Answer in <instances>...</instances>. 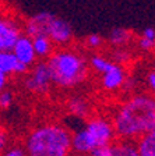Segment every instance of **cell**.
<instances>
[{
	"instance_id": "obj_1",
	"label": "cell",
	"mask_w": 155,
	"mask_h": 156,
	"mask_svg": "<svg viewBox=\"0 0 155 156\" xmlns=\"http://www.w3.org/2000/svg\"><path fill=\"white\" fill-rule=\"evenodd\" d=\"M117 140L136 141L155 131V96L134 94L115 109L110 119Z\"/></svg>"
},
{
	"instance_id": "obj_2",
	"label": "cell",
	"mask_w": 155,
	"mask_h": 156,
	"mask_svg": "<svg viewBox=\"0 0 155 156\" xmlns=\"http://www.w3.org/2000/svg\"><path fill=\"white\" fill-rule=\"evenodd\" d=\"M28 156H71V133L57 123H46L29 131L25 140Z\"/></svg>"
},
{
	"instance_id": "obj_3",
	"label": "cell",
	"mask_w": 155,
	"mask_h": 156,
	"mask_svg": "<svg viewBox=\"0 0 155 156\" xmlns=\"http://www.w3.org/2000/svg\"><path fill=\"white\" fill-rule=\"evenodd\" d=\"M52 84L60 88H74L88 77V62L77 50L59 49L46 60Z\"/></svg>"
},
{
	"instance_id": "obj_4",
	"label": "cell",
	"mask_w": 155,
	"mask_h": 156,
	"mask_svg": "<svg viewBox=\"0 0 155 156\" xmlns=\"http://www.w3.org/2000/svg\"><path fill=\"white\" fill-rule=\"evenodd\" d=\"M84 130L90 138L92 146L99 148V146L110 145L116 141V134L113 130L112 121L106 117L102 116H92L85 120Z\"/></svg>"
},
{
	"instance_id": "obj_5",
	"label": "cell",
	"mask_w": 155,
	"mask_h": 156,
	"mask_svg": "<svg viewBox=\"0 0 155 156\" xmlns=\"http://www.w3.org/2000/svg\"><path fill=\"white\" fill-rule=\"evenodd\" d=\"M28 70L27 77L24 78V87L27 91L36 95H45L50 91L52 78L49 73V67L46 62H35Z\"/></svg>"
},
{
	"instance_id": "obj_6",
	"label": "cell",
	"mask_w": 155,
	"mask_h": 156,
	"mask_svg": "<svg viewBox=\"0 0 155 156\" xmlns=\"http://www.w3.org/2000/svg\"><path fill=\"white\" fill-rule=\"evenodd\" d=\"M45 35L49 36L53 45L57 46H66L71 42L73 39V28L66 20L56 17L52 14L46 24Z\"/></svg>"
},
{
	"instance_id": "obj_7",
	"label": "cell",
	"mask_w": 155,
	"mask_h": 156,
	"mask_svg": "<svg viewBox=\"0 0 155 156\" xmlns=\"http://www.w3.org/2000/svg\"><path fill=\"white\" fill-rule=\"evenodd\" d=\"M21 34H23V28L16 20L7 16H0V52L11 50Z\"/></svg>"
},
{
	"instance_id": "obj_8",
	"label": "cell",
	"mask_w": 155,
	"mask_h": 156,
	"mask_svg": "<svg viewBox=\"0 0 155 156\" xmlns=\"http://www.w3.org/2000/svg\"><path fill=\"white\" fill-rule=\"evenodd\" d=\"M11 52H13V55L16 56L20 63H23V64L28 66V67L35 64L36 58H38L35 55V50H34L32 38L25 35L24 32L18 36V39H17L16 43L13 45Z\"/></svg>"
},
{
	"instance_id": "obj_9",
	"label": "cell",
	"mask_w": 155,
	"mask_h": 156,
	"mask_svg": "<svg viewBox=\"0 0 155 156\" xmlns=\"http://www.w3.org/2000/svg\"><path fill=\"white\" fill-rule=\"evenodd\" d=\"M126 78L127 75L124 71V67L116 64V63H112V66L106 71L101 74V87L108 92H115L123 88Z\"/></svg>"
},
{
	"instance_id": "obj_10",
	"label": "cell",
	"mask_w": 155,
	"mask_h": 156,
	"mask_svg": "<svg viewBox=\"0 0 155 156\" xmlns=\"http://www.w3.org/2000/svg\"><path fill=\"white\" fill-rule=\"evenodd\" d=\"M0 70L9 75H25L29 67L20 63L11 50H2L0 52Z\"/></svg>"
},
{
	"instance_id": "obj_11",
	"label": "cell",
	"mask_w": 155,
	"mask_h": 156,
	"mask_svg": "<svg viewBox=\"0 0 155 156\" xmlns=\"http://www.w3.org/2000/svg\"><path fill=\"white\" fill-rule=\"evenodd\" d=\"M50 17H52V13H46V11H42V13H38L35 16L29 17L25 23H24V27H23L24 34L31 36V38L35 35L45 34L46 24H48Z\"/></svg>"
},
{
	"instance_id": "obj_12",
	"label": "cell",
	"mask_w": 155,
	"mask_h": 156,
	"mask_svg": "<svg viewBox=\"0 0 155 156\" xmlns=\"http://www.w3.org/2000/svg\"><path fill=\"white\" fill-rule=\"evenodd\" d=\"M92 151L94 146L91 144L84 127L71 133V152L74 155H90Z\"/></svg>"
},
{
	"instance_id": "obj_13",
	"label": "cell",
	"mask_w": 155,
	"mask_h": 156,
	"mask_svg": "<svg viewBox=\"0 0 155 156\" xmlns=\"http://www.w3.org/2000/svg\"><path fill=\"white\" fill-rule=\"evenodd\" d=\"M67 109L71 116L77 117V119H85V120H87L91 114L90 102H88L84 96H80V95L71 96L70 99H68Z\"/></svg>"
},
{
	"instance_id": "obj_14",
	"label": "cell",
	"mask_w": 155,
	"mask_h": 156,
	"mask_svg": "<svg viewBox=\"0 0 155 156\" xmlns=\"http://www.w3.org/2000/svg\"><path fill=\"white\" fill-rule=\"evenodd\" d=\"M32 45L38 58H48L53 53V46L55 45L52 43L49 36L45 35V34L32 36Z\"/></svg>"
},
{
	"instance_id": "obj_15",
	"label": "cell",
	"mask_w": 155,
	"mask_h": 156,
	"mask_svg": "<svg viewBox=\"0 0 155 156\" xmlns=\"http://www.w3.org/2000/svg\"><path fill=\"white\" fill-rule=\"evenodd\" d=\"M134 142L138 156H155V131L144 134Z\"/></svg>"
},
{
	"instance_id": "obj_16",
	"label": "cell",
	"mask_w": 155,
	"mask_h": 156,
	"mask_svg": "<svg viewBox=\"0 0 155 156\" xmlns=\"http://www.w3.org/2000/svg\"><path fill=\"white\" fill-rule=\"evenodd\" d=\"M133 35L130 32L129 29H124V28H113L110 31L109 36H108V41L112 46L115 48H124L130 43L131 41Z\"/></svg>"
},
{
	"instance_id": "obj_17",
	"label": "cell",
	"mask_w": 155,
	"mask_h": 156,
	"mask_svg": "<svg viewBox=\"0 0 155 156\" xmlns=\"http://www.w3.org/2000/svg\"><path fill=\"white\" fill-rule=\"evenodd\" d=\"M113 156H138L137 146L134 141L127 140H117L112 144Z\"/></svg>"
},
{
	"instance_id": "obj_18",
	"label": "cell",
	"mask_w": 155,
	"mask_h": 156,
	"mask_svg": "<svg viewBox=\"0 0 155 156\" xmlns=\"http://www.w3.org/2000/svg\"><path fill=\"white\" fill-rule=\"evenodd\" d=\"M112 60H109V58L103 57V56L101 55H92L90 58V67L94 70L95 73H98V74H102V73H105L108 70V68L112 66Z\"/></svg>"
},
{
	"instance_id": "obj_19",
	"label": "cell",
	"mask_w": 155,
	"mask_h": 156,
	"mask_svg": "<svg viewBox=\"0 0 155 156\" xmlns=\"http://www.w3.org/2000/svg\"><path fill=\"white\" fill-rule=\"evenodd\" d=\"M112 58H113V63L120 64V66H124L127 62H130L131 55H130L124 48H116V50L112 53Z\"/></svg>"
},
{
	"instance_id": "obj_20",
	"label": "cell",
	"mask_w": 155,
	"mask_h": 156,
	"mask_svg": "<svg viewBox=\"0 0 155 156\" xmlns=\"http://www.w3.org/2000/svg\"><path fill=\"white\" fill-rule=\"evenodd\" d=\"M0 156H28L24 145H9L3 152L0 153Z\"/></svg>"
},
{
	"instance_id": "obj_21",
	"label": "cell",
	"mask_w": 155,
	"mask_h": 156,
	"mask_svg": "<svg viewBox=\"0 0 155 156\" xmlns=\"http://www.w3.org/2000/svg\"><path fill=\"white\" fill-rule=\"evenodd\" d=\"M14 103V95L11 91H7L3 89L0 92V109L2 110H6L9 107H11V105Z\"/></svg>"
},
{
	"instance_id": "obj_22",
	"label": "cell",
	"mask_w": 155,
	"mask_h": 156,
	"mask_svg": "<svg viewBox=\"0 0 155 156\" xmlns=\"http://www.w3.org/2000/svg\"><path fill=\"white\" fill-rule=\"evenodd\" d=\"M137 45H138V49L142 50V52H151V50L155 49V39H149L140 35L138 41H137Z\"/></svg>"
},
{
	"instance_id": "obj_23",
	"label": "cell",
	"mask_w": 155,
	"mask_h": 156,
	"mask_svg": "<svg viewBox=\"0 0 155 156\" xmlns=\"http://www.w3.org/2000/svg\"><path fill=\"white\" fill-rule=\"evenodd\" d=\"M90 156H113L112 144H110V145H106V146H99V148H95V149L90 153Z\"/></svg>"
},
{
	"instance_id": "obj_24",
	"label": "cell",
	"mask_w": 155,
	"mask_h": 156,
	"mask_svg": "<svg viewBox=\"0 0 155 156\" xmlns=\"http://www.w3.org/2000/svg\"><path fill=\"white\" fill-rule=\"evenodd\" d=\"M103 43V38L98 34H92L87 38V46L91 49H98Z\"/></svg>"
},
{
	"instance_id": "obj_25",
	"label": "cell",
	"mask_w": 155,
	"mask_h": 156,
	"mask_svg": "<svg viewBox=\"0 0 155 156\" xmlns=\"http://www.w3.org/2000/svg\"><path fill=\"white\" fill-rule=\"evenodd\" d=\"M9 146V134L3 126H0V153Z\"/></svg>"
},
{
	"instance_id": "obj_26",
	"label": "cell",
	"mask_w": 155,
	"mask_h": 156,
	"mask_svg": "<svg viewBox=\"0 0 155 156\" xmlns=\"http://www.w3.org/2000/svg\"><path fill=\"white\" fill-rule=\"evenodd\" d=\"M147 84H148V88L151 89L152 95L155 96V67H154V70H152L151 73H148V75H147Z\"/></svg>"
},
{
	"instance_id": "obj_27",
	"label": "cell",
	"mask_w": 155,
	"mask_h": 156,
	"mask_svg": "<svg viewBox=\"0 0 155 156\" xmlns=\"http://www.w3.org/2000/svg\"><path fill=\"white\" fill-rule=\"evenodd\" d=\"M141 35L146 36V38H149V39H155V29L154 28H146L141 32Z\"/></svg>"
},
{
	"instance_id": "obj_28",
	"label": "cell",
	"mask_w": 155,
	"mask_h": 156,
	"mask_svg": "<svg viewBox=\"0 0 155 156\" xmlns=\"http://www.w3.org/2000/svg\"><path fill=\"white\" fill-rule=\"evenodd\" d=\"M6 85H7V75L0 70V92L6 89Z\"/></svg>"
},
{
	"instance_id": "obj_29",
	"label": "cell",
	"mask_w": 155,
	"mask_h": 156,
	"mask_svg": "<svg viewBox=\"0 0 155 156\" xmlns=\"http://www.w3.org/2000/svg\"><path fill=\"white\" fill-rule=\"evenodd\" d=\"M74 156H90V155H74Z\"/></svg>"
}]
</instances>
